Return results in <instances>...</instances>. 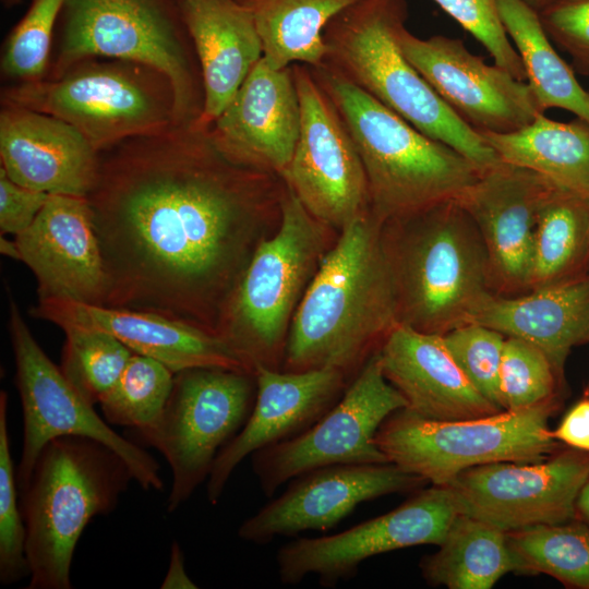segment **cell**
<instances>
[{
  "mask_svg": "<svg viewBox=\"0 0 589 589\" xmlns=\"http://www.w3.org/2000/svg\"><path fill=\"white\" fill-rule=\"evenodd\" d=\"M14 240L37 280L38 300L105 305L107 274L86 197L50 194L34 223Z\"/></svg>",
  "mask_w": 589,
  "mask_h": 589,
  "instance_id": "20",
  "label": "cell"
},
{
  "mask_svg": "<svg viewBox=\"0 0 589 589\" xmlns=\"http://www.w3.org/2000/svg\"><path fill=\"white\" fill-rule=\"evenodd\" d=\"M406 0H358L324 28V65L468 158L482 171L501 159L484 139L443 101L401 51Z\"/></svg>",
  "mask_w": 589,
  "mask_h": 589,
  "instance_id": "4",
  "label": "cell"
},
{
  "mask_svg": "<svg viewBox=\"0 0 589 589\" xmlns=\"http://www.w3.org/2000/svg\"><path fill=\"white\" fill-rule=\"evenodd\" d=\"M65 0H34L7 38L1 56V73L23 83L46 76L55 32Z\"/></svg>",
  "mask_w": 589,
  "mask_h": 589,
  "instance_id": "37",
  "label": "cell"
},
{
  "mask_svg": "<svg viewBox=\"0 0 589 589\" xmlns=\"http://www.w3.org/2000/svg\"><path fill=\"white\" fill-rule=\"evenodd\" d=\"M562 399L468 420L435 421L406 408L378 428L374 443L389 462L433 485L477 466L534 462L560 448L549 428Z\"/></svg>",
  "mask_w": 589,
  "mask_h": 589,
  "instance_id": "10",
  "label": "cell"
},
{
  "mask_svg": "<svg viewBox=\"0 0 589 589\" xmlns=\"http://www.w3.org/2000/svg\"><path fill=\"white\" fill-rule=\"evenodd\" d=\"M589 92V91H588Z\"/></svg>",
  "mask_w": 589,
  "mask_h": 589,
  "instance_id": "49",
  "label": "cell"
},
{
  "mask_svg": "<svg viewBox=\"0 0 589 589\" xmlns=\"http://www.w3.org/2000/svg\"><path fill=\"white\" fill-rule=\"evenodd\" d=\"M489 51L496 65L525 82L521 59L501 21L497 0H433Z\"/></svg>",
  "mask_w": 589,
  "mask_h": 589,
  "instance_id": "40",
  "label": "cell"
},
{
  "mask_svg": "<svg viewBox=\"0 0 589 589\" xmlns=\"http://www.w3.org/2000/svg\"><path fill=\"white\" fill-rule=\"evenodd\" d=\"M507 533L517 572L549 575L565 587L589 589V526L578 518Z\"/></svg>",
  "mask_w": 589,
  "mask_h": 589,
  "instance_id": "33",
  "label": "cell"
},
{
  "mask_svg": "<svg viewBox=\"0 0 589 589\" xmlns=\"http://www.w3.org/2000/svg\"><path fill=\"white\" fill-rule=\"evenodd\" d=\"M50 194L20 185L0 168L1 235L25 231L45 206Z\"/></svg>",
  "mask_w": 589,
  "mask_h": 589,
  "instance_id": "42",
  "label": "cell"
},
{
  "mask_svg": "<svg viewBox=\"0 0 589 589\" xmlns=\"http://www.w3.org/2000/svg\"><path fill=\"white\" fill-rule=\"evenodd\" d=\"M552 436L567 447L589 454V390L567 410Z\"/></svg>",
  "mask_w": 589,
  "mask_h": 589,
  "instance_id": "43",
  "label": "cell"
},
{
  "mask_svg": "<svg viewBox=\"0 0 589 589\" xmlns=\"http://www.w3.org/2000/svg\"><path fill=\"white\" fill-rule=\"evenodd\" d=\"M497 7L541 112L560 108L589 123V92L553 48L538 12L521 0H497Z\"/></svg>",
  "mask_w": 589,
  "mask_h": 589,
  "instance_id": "31",
  "label": "cell"
},
{
  "mask_svg": "<svg viewBox=\"0 0 589 589\" xmlns=\"http://www.w3.org/2000/svg\"><path fill=\"white\" fill-rule=\"evenodd\" d=\"M538 14L549 38L572 57L576 71L589 75V0H557Z\"/></svg>",
  "mask_w": 589,
  "mask_h": 589,
  "instance_id": "41",
  "label": "cell"
},
{
  "mask_svg": "<svg viewBox=\"0 0 589 589\" xmlns=\"http://www.w3.org/2000/svg\"><path fill=\"white\" fill-rule=\"evenodd\" d=\"M279 218L276 235L251 255L220 335L253 373L257 365L279 370L289 322L324 255L327 226L287 185Z\"/></svg>",
  "mask_w": 589,
  "mask_h": 589,
  "instance_id": "9",
  "label": "cell"
},
{
  "mask_svg": "<svg viewBox=\"0 0 589 589\" xmlns=\"http://www.w3.org/2000/svg\"><path fill=\"white\" fill-rule=\"evenodd\" d=\"M589 272V200L554 187L540 208L529 291Z\"/></svg>",
  "mask_w": 589,
  "mask_h": 589,
  "instance_id": "32",
  "label": "cell"
},
{
  "mask_svg": "<svg viewBox=\"0 0 589 589\" xmlns=\"http://www.w3.org/2000/svg\"><path fill=\"white\" fill-rule=\"evenodd\" d=\"M3 1H4V3H7L8 0H3Z\"/></svg>",
  "mask_w": 589,
  "mask_h": 589,
  "instance_id": "48",
  "label": "cell"
},
{
  "mask_svg": "<svg viewBox=\"0 0 589 589\" xmlns=\"http://www.w3.org/2000/svg\"><path fill=\"white\" fill-rule=\"evenodd\" d=\"M133 473L112 448L60 436L40 452L20 504L26 528L28 589H70L76 544L88 522L110 514Z\"/></svg>",
  "mask_w": 589,
  "mask_h": 589,
  "instance_id": "5",
  "label": "cell"
},
{
  "mask_svg": "<svg viewBox=\"0 0 589 589\" xmlns=\"http://www.w3.org/2000/svg\"><path fill=\"white\" fill-rule=\"evenodd\" d=\"M1 168L15 183L46 192L87 197L99 153L71 124L28 108L2 104Z\"/></svg>",
  "mask_w": 589,
  "mask_h": 589,
  "instance_id": "24",
  "label": "cell"
},
{
  "mask_svg": "<svg viewBox=\"0 0 589 589\" xmlns=\"http://www.w3.org/2000/svg\"><path fill=\"white\" fill-rule=\"evenodd\" d=\"M576 518L589 526V478L584 484L576 502Z\"/></svg>",
  "mask_w": 589,
  "mask_h": 589,
  "instance_id": "45",
  "label": "cell"
},
{
  "mask_svg": "<svg viewBox=\"0 0 589 589\" xmlns=\"http://www.w3.org/2000/svg\"><path fill=\"white\" fill-rule=\"evenodd\" d=\"M564 386V375L542 349L527 340L506 337L498 377L503 410L562 399Z\"/></svg>",
  "mask_w": 589,
  "mask_h": 589,
  "instance_id": "36",
  "label": "cell"
},
{
  "mask_svg": "<svg viewBox=\"0 0 589 589\" xmlns=\"http://www.w3.org/2000/svg\"><path fill=\"white\" fill-rule=\"evenodd\" d=\"M178 2L202 72L204 108L196 123L209 127L262 59V41L251 13L238 0Z\"/></svg>",
  "mask_w": 589,
  "mask_h": 589,
  "instance_id": "26",
  "label": "cell"
},
{
  "mask_svg": "<svg viewBox=\"0 0 589 589\" xmlns=\"http://www.w3.org/2000/svg\"><path fill=\"white\" fill-rule=\"evenodd\" d=\"M279 178L231 161L197 123L99 152L86 199L107 274L105 305L220 337L249 233L266 208L280 206Z\"/></svg>",
  "mask_w": 589,
  "mask_h": 589,
  "instance_id": "1",
  "label": "cell"
},
{
  "mask_svg": "<svg viewBox=\"0 0 589 589\" xmlns=\"http://www.w3.org/2000/svg\"><path fill=\"white\" fill-rule=\"evenodd\" d=\"M311 68V67H310ZM312 74L335 104L361 157L371 213L385 224L458 200L482 170L324 64Z\"/></svg>",
  "mask_w": 589,
  "mask_h": 589,
  "instance_id": "3",
  "label": "cell"
},
{
  "mask_svg": "<svg viewBox=\"0 0 589 589\" xmlns=\"http://www.w3.org/2000/svg\"><path fill=\"white\" fill-rule=\"evenodd\" d=\"M163 589H195L197 586L189 577L184 568V557L180 545L173 542L171 545L169 567L164 581Z\"/></svg>",
  "mask_w": 589,
  "mask_h": 589,
  "instance_id": "44",
  "label": "cell"
},
{
  "mask_svg": "<svg viewBox=\"0 0 589 589\" xmlns=\"http://www.w3.org/2000/svg\"><path fill=\"white\" fill-rule=\"evenodd\" d=\"M292 71L301 123L281 178L313 217L341 231L371 212L364 167L347 124L311 68L296 63Z\"/></svg>",
  "mask_w": 589,
  "mask_h": 589,
  "instance_id": "14",
  "label": "cell"
},
{
  "mask_svg": "<svg viewBox=\"0 0 589 589\" xmlns=\"http://www.w3.org/2000/svg\"><path fill=\"white\" fill-rule=\"evenodd\" d=\"M29 576L26 528L19 500L16 470L8 432V394H0V582L15 584Z\"/></svg>",
  "mask_w": 589,
  "mask_h": 589,
  "instance_id": "38",
  "label": "cell"
},
{
  "mask_svg": "<svg viewBox=\"0 0 589 589\" xmlns=\"http://www.w3.org/2000/svg\"><path fill=\"white\" fill-rule=\"evenodd\" d=\"M406 406L374 353L341 398L314 424L251 455L262 491L271 497L285 482L322 467L389 462L375 445L374 436L392 413Z\"/></svg>",
  "mask_w": 589,
  "mask_h": 589,
  "instance_id": "13",
  "label": "cell"
},
{
  "mask_svg": "<svg viewBox=\"0 0 589 589\" xmlns=\"http://www.w3.org/2000/svg\"><path fill=\"white\" fill-rule=\"evenodd\" d=\"M29 313L62 330L81 328L110 334L134 353L153 358L173 373L193 368L251 372L221 337L156 313L65 299L38 300Z\"/></svg>",
  "mask_w": 589,
  "mask_h": 589,
  "instance_id": "23",
  "label": "cell"
},
{
  "mask_svg": "<svg viewBox=\"0 0 589 589\" xmlns=\"http://www.w3.org/2000/svg\"><path fill=\"white\" fill-rule=\"evenodd\" d=\"M589 454L567 447L534 462L502 461L460 472L449 484L459 514L509 532L576 518Z\"/></svg>",
  "mask_w": 589,
  "mask_h": 589,
  "instance_id": "16",
  "label": "cell"
},
{
  "mask_svg": "<svg viewBox=\"0 0 589 589\" xmlns=\"http://www.w3.org/2000/svg\"><path fill=\"white\" fill-rule=\"evenodd\" d=\"M1 104L65 121L98 153L177 125L170 79L151 65L118 58H85L57 75L13 83L2 89Z\"/></svg>",
  "mask_w": 589,
  "mask_h": 589,
  "instance_id": "8",
  "label": "cell"
},
{
  "mask_svg": "<svg viewBox=\"0 0 589 589\" xmlns=\"http://www.w3.org/2000/svg\"><path fill=\"white\" fill-rule=\"evenodd\" d=\"M386 380L402 395L406 409L435 421H456L497 413L458 366L442 335L398 323L377 350Z\"/></svg>",
  "mask_w": 589,
  "mask_h": 589,
  "instance_id": "25",
  "label": "cell"
},
{
  "mask_svg": "<svg viewBox=\"0 0 589 589\" xmlns=\"http://www.w3.org/2000/svg\"><path fill=\"white\" fill-rule=\"evenodd\" d=\"M61 371L92 405L117 382L133 351L110 334L81 328L63 329Z\"/></svg>",
  "mask_w": 589,
  "mask_h": 589,
  "instance_id": "35",
  "label": "cell"
},
{
  "mask_svg": "<svg viewBox=\"0 0 589 589\" xmlns=\"http://www.w3.org/2000/svg\"><path fill=\"white\" fill-rule=\"evenodd\" d=\"M398 323L444 335L472 322L490 289L481 236L457 200L384 227Z\"/></svg>",
  "mask_w": 589,
  "mask_h": 589,
  "instance_id": "6",
  "label": "cell"
},
{
  "mask_svg": "<svg viewBox=\"0 0 589 589\" xmlns=\"http://www.w3.org/2000/svg\"><path fill=\"white\" fill-rule=\"evenodd\" d=\"M437 546L420 564L422 576L433 586L490 589L507 573L517 572L507 533L468 515H457Z\"/></svg>",
  "mask_w": 589,
  "mask_h": 589,
  "instance_id": "30",
  "label": "cell"
},
{
  "mask_svg": "<svg viewBox=\"0 0 589 589\" xmlns=\"http://www.w3.org/2000/svg\"><path fill=\"white\" fill-rule=\"evenodd\" d=\"M173 377L175 373L161 362L133 353L98 402L105 420L132 430L149 426L167 404Z\"/></svg>",
  "mask_w": 589,
  "mask_h": 589,
  "instance_id": "34",
  "label": "cell"
},
{
  "mask_svg": "<svg viewBox=\"0 0 589 589\" xmlns=\"http://www.w3.org/2000/svg\"><path fill=\"white\" fill-rule=\"evenodd\" d=\"M256 395L255 374L221 368H193L175 373L167 404L136 438L167 460L172 484L169 513L185 503L208 479L219 452L247 422Z\"/></svg>",
  "mask_w": 589,
  "mask_h": 589,
  "instance_id": "11",
  "label": "cell"
},
{
  "mask_svg": "<svg viewBox=\"0 0 589 589\" xmlns=\"http://www.w3.org/2000/svg\"><path fill=\"white\" fill-rule=\"evenodd\" d=\"M458 514L448 485L421 490L395 509L345 531L285 544L276 556L280 581L297 585L313 574L322 586L334 587L354 576L372 556L421 544L440 545Z\"/></svg>",
  "mask_w": 589,
  "mask_h": 589,
  "instance_id": "15",
  "label": "cell"
},
{
  "mask_svg": "<svg viewBox=\"0 0 589 589\" xmlns=\"http://www.w3.org/2000/svg\"><path fill=\"white\" fill-rule=\"evenodd\" d=\"M0 252L12 260L21 261V252L15 240L5 239L3 235L0 238Z\"/></svg>",
  "mask_w": 589,
  "mask_h": 589,
  "instance_id": "46",
  "label": "cell"
},
{
  "mask_svg": "<svg viewBox=\"0 0 589 589\" xmlns=\"http://www.w3.org/2000/svg\"><path fill=\"white\" fill-rule=\"evenodd\" d=\"M300 123L292 65L276 70L262 57L209 132L231 161L281 178L292 158Z\"/></svg>",
  "mask_w": 589,
  "mask_h": 589,
  "instance_id": "22",
  "label": "cell"
},
{
  "mask_svg": "<svg viewBox=\"0 0 589 589\" xmlns=\"http://www.w3.org/2000/svg\"><path fill=\"white\" fill-rule=\"evenodd\" d=\"M256 395L241 430L219 452L206 483L211 504L219 501L238 465L255 452L302 433L344 395L346 375L333 368L289 372L257 365Z\"/></svg>",
  "mask_w": 589,
  "mask_h": 589,
  "instance_id": "21",
  "label": "cell"
},
{
  "mask_svg": "<svg viewBox=\"0 0 589 589\" xmlns=\"http://www.w3.org/2000/svg\"><path fill=\"white\" fill-rule=\"evenodd\" d=\"M9 333L15 361V384L23 412V443L16 469L19 490L28 481L43 448L60 436H84L117 452L144 490L161 491L157 460L141 445L123 437L99 417L45 353L12 297Z\"/></svg>",
  "mask_w": 589,
  "mask_h": 589,
  "instance_id": "12",
  "label": "cell"
},
{
  "mask_svg": "<svg viewBox=\"0 0 589 589\" xmlns=\"http://www.w3.org/2000/svg\"><path fill=\"white\" fill-rule=\"evenodd\" d=\"M553 188L541 175L500 160L457 200L481 236L493 293L529 291L538 215Z\"/></svg>",
  "mask_w": 589,
  "mask_h": 589,
  "instance_id": "18",
  "label": "cell"
},
{
  "mask_svg": "<svg viewBox=\"0 0 589 589\" xmlns=\"http://www.w3.org/2000/svg\"><path fill=\"white\" fill-rule=\"evenodd\" d=\"M401 51L443 101L478 133H510L541 112L528 83L471 53L464 41L442 35L422 39L407 27Z\"/></svg>",
  "mask_w": 589,
  "mask_h": 589,
  "instance_id": "17",
  "label": "cell"
},
{
  "mask_svg": "<svg viewBox=\"0 0 589 589\" xmlns=\"http://www.w3.org/2000/svg\"><path fill=\"white\" fill-rule=\"evenodd\" d=\"M471 323L536 345L564 375L572 349L589 342V272L517 296L491 293Z\"/></svg>",
  "mask_w": 589,
  "mask_h": 589,
  "instance_id": "27",
  "label": "cell"
},
{
  "mask_svg": "<svg viewBox=\"0 0 589 589\" xmlns=\"http://www.w3.org/2000/svg\"><path fill=\"white\" fill-rule=\"evenodd\" d=\"M501 160L530 169L554 187L589 200V123L558 122L540 113L510 133H479Z\"/></svg>",
  "mask_w": 589,
  "mask_h": 589,
  "instance_id": "28",
  "label": "cell"
},
{
  "mask_svg": "<svg viewBox=\"0 0 589 589\" xmlns=\"http://www.w3.org/2000/svg\"><path fill=\"white\" fill-rule=\"evenodd\" d=\"M424 482L393 462L317 468L291 479L286 491L240 525L238 536L247 542L265 544L280 536L326 531L359 504L417 489Z\"/></svg>",
  "mask_w": 589,
  "mask_h": 589,
  "instance_id": "19",
  "label": "cell"
},
{
  "mask_svg": "<svg viewBox=\"0 0 589 589\" xmlns=\"http://www.w3.org/2000/svg\"><path fill=\"white\" fill-rule=\"evenodd\" d=\"M55 36L46 76L85 58L137 61L172 82L177 125L200 120L202 72L178 0H65Z\"/></svg>",
  "mask_w": 589,
  "mask_h": 589,
  "instance_id": "7",
  "label": "cell"
},
{
  "mask_svg": "<svg viewBox=\"0 0 589 589\" xmlns=\"http://www.w3.org/2000/svg\"><path fill=\"white\" fill-rule=\"evenodd\" d=\"M442 337L449 353L476 389L503 410L498 377L506 336L489 326L469 323Z\"/></svg>",
  "mask_w": 589,
  "mask_h": 589,
  "instance_id": "39",
  "label": "cell"
},
{
  "mask_svg": "<svg viewBox=\"0 0 589 589\" xmlns=\"http://www.w3.org/2000/svg\"><path fill=\"white\" fill-rule=\"evenodd\" d=\"M384 227L370 212L344 228L323 255L292 316L284 371L360 372L398 324Z\"/></svg>",
  "mask_w": 589,
  "mask_h": 589,
  "instance_id": "2",
  "label": "cell"
},
{
  "mask_svg": "<svg viewBox=\"0 0 589 589\" xmlns=\"http://www.w3.org/2000/svg\"><path fill=\"white\" fill-rule=\"evenodd\" d=\"M528 7L537 11L538 13L552 5L557 0H521Z\"/></svg>",
  "mask_w": 589,
  "mask_h": 589,
  "instance_id": "47",
  "label": "cell"
},
{
  "mask_svg": "<svg viewBox=\"0 0 589 589\" xmlns=\"http://www.w3.org/2000/svg\"><path fill=\"white\" fill-rule=\"evenodd\" d=\"M251 13L273 69L296 63L321 67L327 55L326 25L358 0H238Z\"/></svg>",
  "mask_w": 589,
  "mask_h": 589,
  "instance_id": "29",
  "label": "cell"
}]
</instances>
